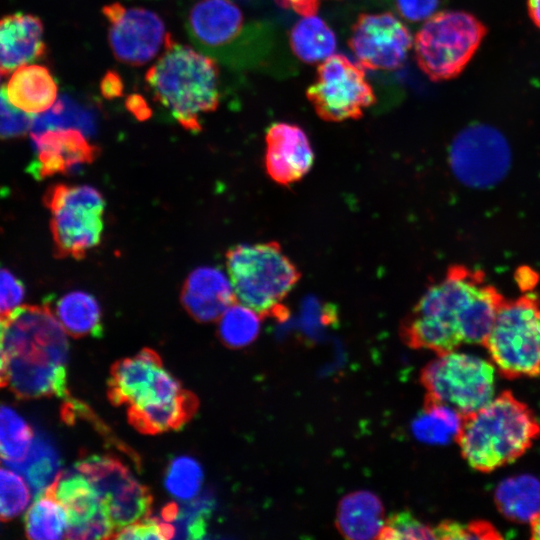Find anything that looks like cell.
I'll return each mask as SVG.
<instances>
[{"instance_id":"7a4b0ae2","label":"cell","mask_w":540,"mask_h":540,"mask_svg":"<svg viewBox=\"0 0 540 540\" xmlns=\"http://www.w3.org/2000/svg\"><path fill=\"white\" fill-rule=\"evenodd\" d=\"M539 436L534 412L512 392L503 391L463 417L456 441L467 464L488 473L516 461Z\"/></svg>"},{"instance_id":"e575fe53","label":"cell","mask_w":540,"mask_h":540,"mask_svg":"<svg viewBox=\"0 0 540 540\" xmlns=\"http://www.w3.org/2000/svg\"><path fill=\"white\" fill-rule=\"evenodd\" d=\"M30 490L15 472L0 468V521L20 515L30 501Z\"/></svg>"},{"instance_id":"7c38bea8","label":"cell","mask_w":540,"mask_h":540,"mask_svg":"<svg viewBox=\"0 0 540 540\" xmlns=\"http://www.w3.org/2000/svg\"><path fill=\"white\" fill-rule=\"evenodd\" d=\"M75 467L89 479L104 501L116 532L149 516L152 506L149 489L120 460L92 454L83 456Z\"/></svg>"},{"instance_id":"ac0fdd59","label":"cell","mask_w":540,"mask_h":540,"mask_svg":"<svg viewBox=\"0 0 540 540\" xmlns=\"http://www.w3.org/2000/svg\"><path fill=\"white\" fill-rule=\"evenodd\" d=\"M265 168L272 180L288 186L312 168L314 152L305 131L296 124L277 122L265 136Z\"/></svg>"},{"instance_id":"5b68a950","label":"cell","mask_w":540,"mask_h":540,"mask_svg":"<svg viewBox=\"0 0 540 540\" xmlns=\"http://www.w3.org/2000/svg\"><path fill=\"white\" fill-rule=\"evenodd\" d=\"M7 374L34 375L66 368L69 344L49 305H24L4 318Z\"/></svg>"},{"instance_id":"603a6c76","label":"cell","mask_w":540,"mask_h":540,"mask_svg":"<svg viewBox=\"0 0 540 540\" xmlns=\"http://www.w3.org/2000/svg\"><path fill=\"white\" fill-rule=\"evenodd\" d=\"M384 523L382 504L373 493L353 492L340 502L337 525L347 538H379Z\"/></svg>"},{"instance_id":"ffe728a7","label":"cell","mask_w":540,"mask_h":540,"mask_svg":"<svg viewBox=\"0 0 540 540\" xmlns=\"http://www.w3.org/2000/svg\"><path fill=\"white\" fill-rule=\"evenodd\" d=\"M180 300L188 314L201 323L219 319L237 301L230 279L222 270L211 266L199 267L189 274Z\"/></svg>"},{"instance_id":"f1b7e54d","label":"cell","mask_w":540,"mask_h":540,"mask_svg":"<svg viewBox=\"0 0 540 540\" xmlns=\"http://www.w3.org/2000/svg\"><path fill=\"white\" fill-rule=\"evenodd\" d=\"M214 504L213 495L205 492L183 504L175 502L166 504L162 509L161 518L174 526V538L202 539L206 535Z\"/></svg>"},{"instance_id":"9c48e42d","label":"cell","mask_w":540,"mask_h":540,"mask_svg":"<svg viewBox=\"0 0 540 540\" xmlns=\"http://www.w3.org/2000/svg\"><path fill=\"white\" fill-rule=\"evenodd\" d=\"M496 371L491 361L472 354H439L421 374L426 401L448 405L464 417L495 396Z\"/></svg>"},{"instance_id":"4dcf8cb0","label":"cell","mask_w":540,"mask_h":540,"mask_svg":"<svg viewBox=\"0 0 540 540\" xmlns=\"http://www.w3.org/2000/svg\"><path fill=\"white\" fill-rule=\"evenodd\" d=\"M463 416L448 405L426 401L412 424L413 434L422 442L443 444L457 437Z\"/></svg>"},{"instance_id":"277c9868","label":"cell","mask_w":540,"mask_h":540,"mask_svg":"<svg viewBox=\"0 0 540 540\" xmlns=\"http://www.w3.org/2000/svg\"><path fill=\"white\" fill-rule=\"evenodd\" d=\"M226 265L237 301L261 316L282 315V302L301 277L277 242L236 245Z\"/></svg>"},{"instance_id":"ab89813d","label":"cell","mask_w":540,"mask_h":540,"mask_svg":"<svg viewBox=\"0 0 540 540\" xmlns=\"http://www.w3.org/2000/svg\"><path fill=\"white\" fill-rule=\"evenodd\" d=\"M25 287L10 270L0 266V316L4 318L24 299Z\"/></svg>"},{"instance_id":"b9f144b4","label":"cell","mask_w":540,"mask_h":540,"mask_svg":"<svg viewBox=\"0 0 540 540\" xmlns=\"http://www.w3.org/2000/svg\"><path fill=\"white\" fill-rule=\"evenodd\" d=\"M321 1L322 0H276L280 7L293 10L302 17L316 15Z\"/></svg>"},{"instance_id":"4fadbf2b","label":"cell","mask_w":540,"mask_h":540,"mask_svg":"<svg viewBox=\"0 0 540 540\" xmlns=\"http://www.w3.org/2000/svg\"><path fill=\"white\" fill-rule=\"evenodd\" d=\"M184 389L163 366L160 356L144 348L111 368L108 398L116 406L144 407L169 402Z\"/></svg>"},{"instance_id":"836d02e7","label":"cell","mask_w":540,"mask_h":540,"mask_svg":"<svg viewBox=\"0 0 540 540\" xmlns=\"http://www.w3.org/2000/svg\"><path fill=\"white\" fill-rule=\"evenodd\" d=\"M203 477V470L197 460L190 456H178L170 461L164 484L174 498L188 501L198 496Z\"/></svg>"},{"instance_id":"5bb4252c","label":"cell","mask_w":540,"mask_h":540,"mask_svg":"<svg viewBox=\"0 0 540 540\" xmlns=\"http://www.w3.org/2000/svg\"><path fill=\"white\" fill-rule=\"evenodd\" d=\"M108 22V41L115 58L140 66L156 57L169 34L163 20L153 11L112 3L103 7Z\"/></svg>"},{"instance_id":"8fae6325","label":"cell","mask_w":540,"mask_h":540,"mask_svg":"<svg viewBox=\"0 0 540 540\" xmlns=\"http://www.w3.org/2000/svg\"><path fill=\"white\" fill-rule=\"evenodd\" d=\"M449 163L455 177L471 188H489L502 180L511 164L506 138L487 124H471L453 139Z\"/></svg>"},{"instance_id":"52a82bcc","label":"cell","mask_w":540,"mask_h":540,"mask_svg":"<svg viewBox=\"0 0 540 540\" xmlns=\"http://www.w3.org/2000/svg\"><path fill=\"white\" fill-rule=\"evenodd\" d=\"M486 33V26L470 13H434L413 40L416 62L432 81L457 77L476 53Z\"/></svg>"},{"instance_id":"cb8c5ba5","label":"cell","mask_w":540,"mask_h":540,"mask_svg":"<svg viewBox=\"0 0 540 540\" xmlns=\"http://www.w3.org/2000/svg\"><path fill=\"white\" fill-rule=\"evenodd\" d=\"M197 408V397L184 389L166 403L128 407V420L139 432L154 435L182 427L195 415Z\"/></svg>"},{"instance_id":"30bf717a","label":"cell","mask_w":540,"mask_h":540,"mask_svg":"<svg viewBox=\"0 0 540 540\" xmlns=\"http://www.w3.org/2000/svg\"><path fill=\"white\" fill-rule=\"evenodd\" d=\"M364 70L342 54H333L319 64L306 96L321 119L328 122L358 119L376 102Z\"/></svg>"},{"instance_id":"484cf974","label":"cell","mask_w":540,"mask_h":540,"mask_svg":"<svg viewBox=\"0 0 540 540\" xmlns=\"http://www.w3.org/2000/svg\"><path fill=\"white\" fill-rule=\"evenodd\" d=\"M494 501L507 519L529 524L540 511V481L527 474L507 478L497 486Z\"/></svg>"},{"instance_id":"c3c4849f","label":"cell","mask_w":540,"mask_h":540,"mask_svg":"<svg viewBox=\"0 0 540 540\" xmlns=\"http://www.w3.org/2000/svg\"><path fill=\"white\" fill-rule=\"evenodd\" d=\"M1 74H2V73H1V71H0V75H1Z\"/></svg>"},{"instance_id":"e0dca14e","label":"cell","mask_w":540,"mask_h":540,"mask_svg":"<svg viewBox=\"0 0 540 540\" xmlns=\"http://www.w3.org/2000/svg\"><path fill=\"white\" fill-rule=\"evenodd\" d=\"M35 159L28 172L37 180L68 173L92 163L99 148L90 143L76 128H52L31 133Z\"/></svg>"},{"instance_id":"6da1fadb","label":"cell","mask_w":540,"mask_h":540,"mask_svg":"<svg viewBox=\"0 0 540 540\" xmlns=\"http://www.w3.org/2000/svg\"><path fill=\"white\" fill-rule=\"evenodd\" d=\"M503 301L482 274L452 267L427 288L405 318L401 334L409 346L438 355L463 344L484 345Z\"/></svg>"},{"instance_id":"9a60e30c","label":"cell","mask_w":540,"mask_h":540,"mask_svg":"<svg viewBox=\"0 0 540 540\" xmlns=\"http://www.w3.org/2000/svg\"><path fill=\"white\" fill-rule=\"evenodd\" d=\"M348 45L364 69L395 70L405 62L413 38L394 14L363 13L352 26Z\"/></svg>"},{"instance_id":"8d00e7d4","label":"cell","mask_w":540,"mask_h":540,"mask_svg":"<svg viewBox=\"0 0 540 540\" xmlns=\"http://www.w3.org/2000/svg\"><path fill=\"white\" fill-rule=\"evenodd\" d=\"M34 118L15 107L8 99L6 88H0V138L10 139L25 135L32 129Z\"/></svg>"},{"instance_id":"8992f818","label":"cell","mask_w":540,"mask_h":540,"mask_svg":"<svg viewBox=\"0 0 540 540\" xmlns=\"http://www.w3.org/2000/svg\"><path fill=\"white\" fill-rule=\"evenodd\" d=\"M507 379L540 375V301L534 294L503 301L484 345Z\"/></svg>"},{"instance_id":"bcb514c9","label":"cell","mask_w":540,"mask_h":540,"mask_svg":"<svg viewBox=\"0 0 540 540\" xmlns=\"http://www.w3.org/2000/svg\"><path fill=\"white\" fill-rule=\"evenodd\" d=\"M527 8L531 20L540 28V0H527Z\"/></svg>"},{"instance_id":"f35d334b","label":"cell","mask_w":540,"mask_h":540,"mask_svg":"<svg viewBox=\"0 0 540 540\" xmlns=\"http://www.w3.org/2000/svg\"><path fill=\"white\" fill-rule=\"evenodd\" d=\"M434 533L439 539L501 538L498 531L490 523L484 521H475L465 525L445 521L434 528Z\"/></svg>"},{"instance_id":"7bdbcfd3","label":"cell","mask_w":540,"mask_h":540,"mask_svg":"<svg viewBox=\"0 0 540 540\" xmlns=\"http://www.w3.org/2000/svg\"><path fill=\"white\" fill-rule=\"evenodd\" d=\"M102 94L106 98H115L122 94L123 84L120 77L114 72H108L101 84Z\"/></svg>"},{"instance_id":"44dd1931","label":"cell","mask_w":540,"mask_h":540,"mask_svg":"<svg viewBox=\"0 0 540 540\" xmlns=\"http://www.w3.org/2000/svg\"><path fill=\"white\" fill-rule=\"evenodd\" d=\"M46 51L43 24L31 14L0 19V71L7 74L41 58Z\"/></svg>"},{"instance_id":"60d3db41","label":"cell","mask_w":540,"mask_h":540,"mask_svg":"<svg viewBox=\"0 0 540 540\" xmlns=\"http://www.w3.org/2000/svg\"><path fill=\"white\" fill-rule=\"evenodd\" d=\"M396 8L406 20L418 22L432 16L439 0H395Z\"/></svg>"},{"instance_id":"d4e9b609","label":"cell","mask_w":540,"mask_h":540,"mask_svg":"<svg viewBox=\"0 0 540 540\" xmlns=\"http://www.w3.org/2000/svg\"><path fill=\"white\" fill-rule=\"evenodd\" d=\"M61 464L56 446L48 436L41 432L34 436L30 450L23 460L6 462L8 467L26 479L35 497L55 482L62 472Z\"/></svg>"},{"instance_id":"74e56055","label":"cell","mask_w":540,"mask_h":540,"mask_svg":"<svg viewBox=\"0 0 540 540\" xmlns=\"http://www.w3.org/2000/svg\"><path fill=\"white\" fill-rule=\"evenodd\" d=\"M174 526L161 517H145L118 530L117 539H170L174 538Z\"/></svg>"},{"instance_id":"f6af8a7d","label":"cell","mask_w":540,"mask_h":540,"mask_svg":"<svg viewBox=\"0 0 540 540\" xmlns=\"http://www.w3.org/2000/svg\"><path fill=\"white\" fill-rule=\"evenodd\" d=\"M4 319L0 316V388L8 385L6 360L3 349Z\"/></svg>"},{"instance_id":"7dc6e473","label":"cell","mask_w":540,"mask_h":540,"mask_svg":"<svg viewBox=\"0 0 540 540\" xmlns=\"http://www.w3.org/2000/svg\"><path fill=\"white\" fill-rule=\"evenodd\" d=\"M530 525V537L532 539H540V511L529 523Z\"/></svg>"},{"instance_id":"d590c367","label":"cell","mask_w":540,"mask_h":540,"mask_svg":"<svg viewBox=\"0 0 540 540\" xmlns=\"http://www.w3.org/2000/svg\"><path fill=\"white\" fill-rule=\"evenodd\" d=\"M381 539H433L434 529L422 523L411 513L403 511L392 514L384 523Z\"/></svg>"},{"instance_id":"3957f363","label":"cell","mask_w":540,"mask_h":540,"mask_svg":"<svg viewBox=\"0 0 540 540\" xmlns=\"http://www.w3.org/2000/svg\"><path fill=\"white\" fill-rule=\"evenodd\" d=\"M145 80L155 100L188 131H200V117L219 105V68L215 60L175 42L170 35Z\"/></svg>"},{"instance_id":"f546056e","label":"cell","mask_w":540,"mask_h":540,"mask_svg":"<svg viewBox=\"0 0 540 540\" xmlns=\"http://www.w3.org/2000/svg\"><path fill=\"white\" fill-rule=\"evenodd\" d=\"M24 523L26 537L30 539H61L67 535V512L49 488L35 497Z\"/></svg>"},{"instance_id":"4316f807","label":"cell","mask_w":540,"mask_h":540,"mask_svg":"<svg viewBox=\"0 0 540 540\" xmlns=\"http://www.w3.org/2000/svg\"><path fill=\"white\" fill-rule=\"evenodd\" d=\"M54 315L65 332L74 338L100 337L102 313L97 299L84 291H72L61 296L54 308Z\"/></svg>"},{"instance_id":"7402d4cb","label":"cell","mask_w":540,"mask_h":540,"mask_svg":"<svg viewBox=\"0 0 540 540\" xmlns=\"http://www.w3.org/2000/svg\"><path fill=\"white\" fill-rule=\"evenodd\" d=\"M9 101L30 114L48 111L56 103L58 88L47 67L27 64L19 67L5 86Z\"/></svg>"},{"instance_id":"1f68e13d","label":"cell","mask_w":540,"mask_h":540,"mask_svg":"<svg viewBox=\"0 0 540 540\" xmlns=\"http://www.w3.org/2000/svg\"><path fill=\"white\" fill-rule=\"evenodd\" d=\"M261 315L253 309L236 301L219 317L218 335L221 342L229 348H243L258 336Z\"/></svg>"},{"instance_id":"2e32d148","label":"cell","mask_w":540,"mask_h":540,"mask_svg":"<svg viewBox=\"0 0 540 540\" xmlns=\"http://www.w3.org/2000/svg\"><path fill=\"white\" fill-rule=\"evenodd\" d=\"M68 516L69 539L113 538L116 528L107 507L89 481L75 466L62 471L49 487Z\"/></svg>"},{"instance_id":"ee69618b","label":"cell","mask_w":540,"mask_h":540,"mask_svg":"<svg viewBox=\"0 0 540 540\" xmlns=\"http://www.w3.org/2000/svg\"><path fill=\"white\" fill-rule=\"evenodd\" d=\"M128 108L140 119H144L149 115L147 104L139 95H133L128 98Z\"/></svg>"},{"instance_id":"83f0119b","label":"cell","mask_w":540,"mask_h":540,"mask_svg":"<svg viewBox=\"0 0 540 540\" xmlns=\"http://www.w3.org/2000/svg\"><path fill=\"white\" fill-rule=\"evenodd\" d=\"M289 39L295 56L310 64L324 61L336 49L333 30L317 15L302 17L291 29Z\"/></svg>"},{"instance_id":"d6986e66","label":"cell","mask_w":540,"mask_h":540,"mask_svg":"<svg viewBox=\"0 0 540 540\" xmlns=\"http://www.w3.org/2000/svg\"><path fill=\"white\" fill-rule=\"evenodd\" d=\"M244 16L231 0H199L189 11L187 29L196 44L217 51L242 32Z\"/></svg>"},{"instance_id":"d6a6232c","label":"cell","mask_w":540,"mask_h":540,"mask_svg":"<svg viewBox=\"0 0 540 540\" xmlns=\"http://www.w3.org/2000/svg\"><path fill=\"white\" fill-rule=\"evenodd\" d=\"M34 433L13 408L0 405V457L4 462L23 460L31 447Z\"/></svg>"},{"instance_id":"ba28073f","label":"cell","mask_w":540,"mask_h":540,"mask_svg":"<svg viewBox=\"0 0 540 540\" xmlns=\"http://www.w3.org/2000/svg\"><path fill=\"white\" fill-rule=\"evenodd\" d=\"M50 227L58 258L82 259L101 242L105 200L89 185L55 184L45 193Z\"/></svg>"}]
</instances>
